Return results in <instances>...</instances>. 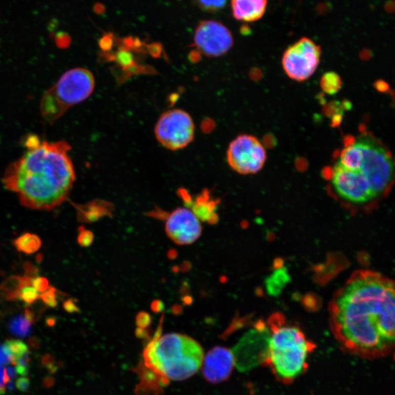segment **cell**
Returning a JSON list of instances; mask_svg holds the SVG:
<instances>
[{
    "mask_svg": "<svg viewBox=\"0 0 395 395\" xmlns=\"http://www.w3.org/2000/svg\"><path fill=\"white\" fill-rule=\"evenodd\" d=\"M41 365L47 369L50 374H55L58 371L59 367L55 364L54 356L50 353L43 355L41 359Z\"/></svg>",
    "mask_w": 395,
    "mask_h": 395,
    "instance_id": "f1b7e54d",
    "label": "cell"
},
{
    "mask_svg": "<svg viewBox=\"0 0 395 395\" xmlns=\"http://www.w3.org/2000/svg\"><path fill=\"white\" fill-rule=\"evenodd\" d=\"M290 274L287 267L283 262L278 261V265L265 281V288L269 296H278L282 293L286 286L290 283Z\"/></svg>",
    "mask_w": 395,
    "mask_h": 395,
    "instance_id": "2e32d148",
    "label": "cell"
},
{
    "mask_svg": "<svg viewBox=\"0 0 395 395\" xmlns=\"http://www.w3.org/2000/svg\"><path fill=\"white\" fill-rule=\"evenodd\" d=\"M158 142L166 149L177 151L187 147L195 137V124L190 114L175 108L166 111L154 128Z\"/></svg>",
    "mask_w": 395,
    "mask_h": 395,
    "instance_id": "ba28073f",
    "label": "cell"
},
{
    "mask_svg": "<svg viewBox=\"0 0 395 395\" xmlns=\"http://www.w3.org/2000/svg\"><path fill=\"white\" fill-rule=\"evenodd\" d=\"M6 386L5 384L0 385V395H4L6 393Z\"/></svg>",
    "mask_w": 395,
    "mask_h": 395,
    "instance_id": "f35d334b",
    "label": "cell"
},
{
    "mask_svg": "<svg viewBox=\"0 0 395 395\" xmlns=\"http://www.w3.org/2000/svg\"><path fill=\"white\" fill-rule=\"evenodd\" d=\"M394 284L386 276L359 270L331 302V324L344 348L362 357H383L394 342Z\"/></svg>",
    "mask_w": 395,
    "mask_h": 395,
    "instance_id": "6da1fadb",
    "label": "cell"
},
{
    "mask_svg": "<svg viewBox=\"0 0 395 395\" xmlns=\"http://www.w3.org/2000/svg\"><path fill=\"white\" fill-rule=\"evenodd\" d=\"M227 162L233 171L243 175L259 172L266 161V151L261 141L252 135L237 136L230 143Z\"/></svg>",
    "mask_w": 395,
    "mask_h": 395,
    "instance_id": "9c48e42d",
    "label": "cell"
},
{
    "mask_svg": "<svg viewBox=\"0 0 395 395\" xmlns=\"http://www.w3.org/2000/svg\"><path fill=\"white\" fill-rule=\"evenodd\" d=\"M79 233L77 241L82 247L87 248L92 245L94 240L93 233L90 230H87L84 227L79 228Z\"/></svg>",
    "mask_w": 395,
    "mask_h": 395,
    "instance_id": "484cf974",
    "label": "cell"
},
{
    "mask_svg": "<svg viewBox=\"0 0 395 395\" xmlns=\"http://www.w3.org/2000/svg\"><path fill=\"white\" fill-rule=\"evenodd\" d=\"M3 372H4V369L0 367V385L4 384L3 383Z\"/></svg>",
    "mask_w": 395,
    "mask_h": 395,
    "instance_id": "ab89813d",
    "label": "cell"
},
{
    "mask_svg": "<svg viewBox=\"0 0 395 395\" xmlns=\"http://www.w3.org/2000/svg\"><path fill=\"white\" fill-rule=\"evenodd\" d=\"M269 329L266 323L258 321L231 350L235 365L241 371H247L264 363L267 355Z\"/></svg>",
    "mask_w": 395,
    "mask_h": 395,
    "instance_id": "8fae6325",
    "label": "cell"
},
{
    "mask_svg": "<svg viewBox=\"0 0 395 395\" xmlns=\"http://www.w3.org/2000/svg\"><path fill=\"white\" fill-rule=\"evenodd\" d=\"M46 325L49 326V327H54V325L56 324V319L55 318H48L47 319H46Z\"/></svg>",
    "mask_w": 395,
    "mask_h": 395,
    "instance_id": "8d00e7d4",
    "label": "cell"
},
{
    "mask_svg": "<svg viewBox=\"0 0 395 395\" xmlns=\"http://www.w3.org/2000/svg\"><path fill=\"white\" fill-rule=\"evenodd\" d=\"M166 231L174 243L187 245L195 243L201 236L202 228L199 219L192 211L178 208L168 217Z\"/></svg>",
    "mask_w": 395,
    "mask_h": 395,
    "instance_id": "4fadbf2b",
    "label": "cell"
},
{
    "mask_svg": "<svg viewBox=\"0 0 395 395\" xmlns=\"http://www.w3.org/2000/svg\"><path fill=\"white\" fill-rule=\"evenodd\" d=\"M40 297L38 291L34 289L33 286H26L23 287L20 293V299L26 303V304H32Z\"/></svg>",
    "mask_w": 395,
    "mask_h": 395,
    "instance_id": "d4e9b609",
    "label": "cell"
},
{
    "mask_svg": "<svg viewBox=\"0 0 395 395\" xmlns=\"http://www.w3.org/2000/svg\"><path fill=\"white\" fill-rule=\"evenodd\" d=\"M204 356L200 344L189 336L179 333L155 336L143 353L146 380L163 384L187 379L199 371Z\"/></svg>",
    "mask_w": 395,
    "mask_h": 395,
    "instance_id": "3957f363",
    "label": "cell"
},
{
    "mask_svg": "<svg viewBox=\"0 0 395 395\" xmlns=\"http://www.w3.org/2000/svg\"><path fill=\"white\" fill-rule=\"evenodd\" d=\"M8 328L13 335L24 338L30 335L32 332V323L29 322L25 316L19 315L11 320Z\"/></svg>",
    "mask_w": 395,
    "mask_h": 395,
    "instance_id": "7402d4cb",
    "label": "cell"
},
{
    "mask_svg": "<svg viewBox=\"0 0 395 395\" xmlns=\"http://www.w3.org/2000/svg\"><path fill=\"white\" fill-rule=\"evenodd\" d=\"M329 179L337 199L350 207H365L378 200L360 170L347 169L337 161Z\"/></svg>",
    "mask_w": 395,
    "mask_h": 395,
    "instance_id": "52a82bcc",
    "label": "cell"
},
{
    "mask_svg": "<svg viewBox=\"0 0 395 395\" xmlns=\"http://www.w3.org/2000/svg\"><path fill=\"white\" fill-rule=\"evenodd\" d=\"M16 387L21 392H26L30 388V380L27 377H21L16 382Z\"/></svg>",
    "mask_w": 395,
    "mask_h": 395,
    "instance_id": "4dcf8cb0",
    "label": "cell"
},
{
    "mask_svg": "<svg viewBox=\"0 0 395 395\" xmlns=\"http://www.w3.org/2000/svg\"><path fill=\"white\" fill-rule=\"evenodd\" d=\"M321 88L329 95L337 94L342 88V82L340 75L335 72H327L320 81Z\"/></svg>",
    "mask_w": 395,
    "mask_h": 395,
    "instance_id": "44dd1931",
    "label": "cell"
},
{
    "mask_svg": "<svg viewBox=\"0 0 395 395\" xmlns=\"http://www.w3.org/2000/svg\"><path fill=\"white\" fill-rule=\"evenodd\" d=\"M234 365L231 350L221 346L215 347L204 356L202 373L210 383H220L230 376Z\"/></svg>",
    "mask_w": 395,
    "mask_h": 395,
    "instance_id": "5bb4252c",
    "label": "cell"
},
{
    "mask_svg": "<svg viewBox=\"0 0 395 395\" xmlns=\"http://www.w3.org/2000/svg\"><path fill=\"white\" fill-rule=\"evenodd\" d=\"M63 307L65 309L66 312H69V313L80 312V309H79L78 306L75 304V300L73 299H70L66 301L63 304Z\"/></svg>",
    "mask_w": 395,
    "mask_h": 395,
    "instance_id": "1f68e13d",
    "label": "cell"
},
{
    "mask_svg": "<svg viewBox=\"0 0 395 395\" xmlns=\"http://www.w3.org/2000/svg\"><path fill=\"white\" fill-rule=\"evenodd\" d=\"M233 44L231 32L222 23L206 20L198 24L194 34V45L204 55L221 57L229 52Z\"/></svg>",
    "mask_w": 395,
    "mask_h": 395,
    "instance_id": "7c38bea8",
    "label": "cell"
},
{
    "mask_svg": "<svg viewBox=\"0 0 395 395\" xmlns=\"http://www.w3.org/2000/svg\"><path fill=\"white\" fill-rule=\"evenodd\" d=\"M76 208L78 220L87 223L97 221L100 217L110 213L109 204L103 201H94L85 205L78 206Z\"/></svg>",
    "mask_w": 395,
    "mask_h": 395,
    "instance_id": "e0dca14e",
    "label": "cell"
},
{
    "mask_svg": "<svg viewBox=\"0 0 395 395\" xmlns=\"http://www.w3.org/2000/svg\"><path fill=\"white\" fill-rule=\"evenodd\" d=\"M40 297L42 299L43 302L45 303L46 305L49 307H56L58 304V302L57 300V295H56V289L53 287H49L48 290H46L45 292L43 293Z\"/></svg>",
    "mask_w": 395,
    "mask_h": 395,
    "instance_id": "83f0119b",
    "label": "cell"
},
{
    "mask_svg": "<svg viewBox=\"0 0 395 395\" xmlns=\"http://www.w3.org/2000/svg\"><path fill=\"white\" fill-rule=\"evenodd\" d=\"M322 49L312 40L302 37L290 46L283 54V70L296 82L310 78L320 64Z\"/></svg>",
    "mask_w": 395,
    "mask_h": 395,
    "instance_id": "30bf717a",
    "label": "cell"
},
{
    "mask_svg": "<svg viewBox=\"0 0 395 395\" xmlns=\"http://www.w3.org/2000/svg\"><path fill=\"white\" fill-rule=\"evenodd\" d=\"M266 7L267 0H231L233 17L245 22L261 19L266 12Z\"/></svg>",
    "mask_w": 395,
    "mask_h": 395,
    "instance_id": "9a60e30c",
    "label": "cell"
},
{
    "mask_svg": "<svg viewBox=\"0 0 395 395\" xmlns=\"http://www.w3.org/2000/svg\"><path fill=\"white\" fill-rule=\"evenodd\" d=\"M13 245L18 251L31 255L36 253L41 248L42 242L37 235L26 233L16 239L13 242Z\"/></svg>",
    "mask_w": 395,
    "mask_h": 395,
    "instance_id": "ffe728a7",
    "label": "cell"
},
{
    "mask_svg": "<svg viewBox=\"0 0 395 395\" xmlns=\"http://www.w3.org/2000/svg\"><path fill=\"white\" fill-rule=\"evenodd\" d=\"M95 86V77L88 69L75 67L67 70L41 98L40 112L44 123H55L73 105L87 100Z\"/></svg>",
    "mask_w": 395,
    "mask_h": 395,
    "instance_id": "5b68a950",
    "label": "cell"
},
{
    "mask_svg": "<svg viewBox=\"0 0 395 395\" xmlns=\"http://www.w3.org/2000/svg\"><path fill=\"white\" fill-rule=\"evenodd\" d=\"M266 324L269 336L265 364L278 379L289 383L305 371L313 344L299 327L286 322L282 314H273Z\"/></svg>",
    "mask_w": 395,
    "mask_h": 395,
    "instance_id": "277c9868",
    "label": "cell"
},
{
    "mask_svg": "<svg viewBox=\"0 0 395 395\" xmlns=\"http://www.w3.org/2000/svg\"><path fill=\"white\" fill-rule=\"evenodd\" d=\"M5 372H6L7 375L9 377L10 379L13 381V379L16 378L17 375V372H16V369L15 367L8 366L7 368H4Z\"/></svg>",
    "mask_w": 395,
    "mask_h": 395,
    "instance_id": "e575fe53",
    "label": "cell"
},
{
    "mask_svg": "<svg viewBox=\"0 0 395 395\" xmlns=\"http://www.w3.org/2000/svg\"><path fill=\"white\" fill-rule=\"evenodd\" d=\"M354 141L362 153L360 171L368 179L376 199L384 196L394 178V160L391 153L383 143L369 133H362Z\"/></svg>",
    "mask_w": 395,
    "mask_h": 395,
    "instance_id": "8992f818",
    "label": "cell"
},
{
    "mask_svg": "<svg viewBox=\"0 0 395 395\" xmlns=\"http://www.w3.org/2000/svg\"><path fill=\"white\" fill-rule=\"evenodd\" d=\"M27 344L28 348H30L32 350H38L41 348V341L36 337H32L29 338Z\"/></svg>",
    "mask_w": 395,
    "mask_h": 395,
    "instance_id": "d6a6232c",
    "label": "cell"
},
{
    "mask_svg": "<svg viewBox=\"0 0 395 395\" xmlns=\"http://www.w3.org/2000/svg\"><path fill=\"white\" fill-rule=\"evenodd\" d=\"M25 145V152L5 171L3 184L24 207L54 210L67 199L75 180L71 146L65 141H41L33 136Z\"/></svg>",
    "mask_w": 395,
    "mask_h": 395,
    "instance_id": "7a4b0ae2",
    "label": "cell"
},
{
    "mask_svg": "<svg viewBox=\"0 0 395 395\" xmlns=\"http://www.w3.org/2000/svg\"><path fill=\"white\" fill-rule=\"evenodd\" d=\"M5 345L11 352V354L16 357V359L21 357L29 351L27 345L20 340H8L5 342Z\"/></svg>",
    "mask_w": 395,
    "mask_h": 395,
    "instance_id": "603a6c76",
    "label": "cell"
},
{
    "mask_svg": "<svg viewBox=\"0 0 395 395\" xmlns=\"http://www.w3.org/2000/svg\"><path fill=\"white\" fill-rule=\"evenodd\" d=\"M339 163L344 167L351 170H360L361 167L362 156L361 150L356 144L347 145L341 151L338 159Z\"/></svg>",
    "mask_w": 395,
    "mask_h": 395,
    "instance_id": "d6986e66",
    "label": "cell"
},
{
    "mask_svg": "<svg viewBox=\"0 0 395 395\" xmlns=\"http://www.w3.org/2000/svg\"><path fill=\"white\" fill-rule=\"evenodd\" d=\"M6 386V389L9 391H14L15 388H16V386H15L14 382H13V381H10L9 382H8V383H7Z\"/></svg>",
    "mask_w": 395,
    "mask_h": 395,
    "instance_id": "74e56055",
    "label": "cell"
},
{
    "mask_svg": "<svg viewBox=\"0 0 395 395\" xmlns=\"http://www.w3.org/2000/svg\"><path fill=\"white\" fill-rule=\"evenodd\" d=\"M12 364L16 365V357L11 354L5 344H0V367Z\"/></svg>",
    "mask_w": 395,
    "mask_h": 395,
    "instance_id": "4316f807",
    "label": "cell"
},
{
    "mask_svg": "<svg viewBox=\"0 0 395 395\" xmlns=\"http://www.w3.org/2000/svg\"><path fill=\"white\" fill-rule=\"evenodd\" d=\"M55 383V380L52 375H47L43 380V386L46 388H52Z\"/></svg>",
    "mask_w": 395,
    "mask_h": 395,
    "instance_id": "836d02e7",
    "label": "cell"
},
{
    "mask_svg": "<svg viewBox=\"0 0 395 395\" xmlns=\"http://www.w3.org/2000/svg\"><path fill=\"white\" fill-rule=\"evenodd\" d=\"M32 285L33 287L37 290L39 293L45 292L46 290L50 287L49 281L44 276H37V278L32 279Z\"/></svg>",
    "mask_w": 395,
    "mask_h": 395,
    "instance_id": "f546056e",
    "label": "cell"
},
{
    "mask_svg": "<svg viewBox=\"0 0 395 395\" xmlns=\"http://www.w3.org/2000/svg\"><path fill=\"white\" fill-rule=\"evenodd\" d=\"M215 208H217L216 202L210 200L209 192L205 190L197 197L192 212L198 218L209 221L210 223H215L218 219L215 212Z\"/></svg>",
    "mask_w": 395,
    "mask_h": 395,
    "instance_id": "ac0fdd59",
    "label": "cell"
},
{
    "mask_svg": "<svg viewBox=\"0 0 395 395\" xmlns=\"http://www.w3.org/2000/svg\"><path fill=\"white\" fill-rule=\"evenodd\" d=\"M198 6L207 12H217L225 8L227 0H196Z\"/></svg>",
    "mask_w": 395,
    "mask_h": 395,
    "instance_id": "cb8c5ba5",
    "label": "cell"
},
{
    "mask_svg": "<svg viewBox=\"0 0 395 395\" xmlns=\"http://www.w3.org/2000/svg\"><path fill=\"white\" fill-rule=\"evenodd\" d=\"M16 372L17 374L21 375L22 377H26V375L29 374V368L25 366H21V365H16Z\"/></svg>",
    "mask_w": 395,
    "mask_h": 395,
    "instance_id": "d590c367",
    "label": "cell"
}]
</instances>
